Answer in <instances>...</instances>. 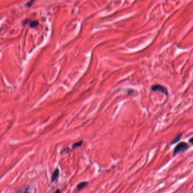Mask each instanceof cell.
I'll return each mask as SVG.
<instances>
[{"label":"cell","instance_id":"3957f363","mask_svg":"<svg viewBox=\"0 0 193 193\" xmlns=\"http://www.w3.org/2000/svg\"><path fill=\"white\" fill-rule=\"evenodd\" d=\"M59 174H60V170L58 169H56L55 170L53 175L52 176V181H55L58 178V177L59 176Z\"/></svg>","mask_w":193,"mask_h":193},{"label":"cell","instance_id":"5b68a950","mask_svg":"<svg viewBox=\"0 0 193 193\" xmlns=\"http://www.w3.org/2000/svg\"><path fill=\"white\" fill-rule=\"evenodd\" d=\"M87 184H88V182H80V183H79L78 185L77 188V189L79 190H81V189H83L86 186H87Z\"/></svg>","mask_w":193,"mask_h":193},{"label":"cell","instance_id":"277c9868","mask_svg":"<svg viewBox=\"0 0 193 193\" xmlns=\"http://www.w3.org/2000/svg\"><path fill=\"white\" fill-rule=\"evenodd\" d=\"M182 133L180 134H178L177 137H175V139H173V140L171 142L170 145H174V144H175L176 143L178 142L181 140V138H182Z\"/></svg>","mask_w":193,"mask_h":193},{"label":"cell","instance_id":"ba28073f","mask_svg":"<svg viewBox=\"0 0 193 193\" xmlns=\"http://www.w3.org/2000/svg\"><path fill=\"white\" fill-rule=\"evenodd\" d=\"M189 142L192 144V145H193V137H192V138L189 139Z\"/></svg>","mask_w":193,"mask_h":193},{"label":"cell","instance_id":"6da1fadb","mask_svg":"<svg viewBox=\"0 0 193 193\" xmlns=\"http://www.w3.org/2000/svg\"><path fill=\"white\" fill-rule=\"evenodd\" d=\"M189 148V145L188 143L185 142H182L179 143L178 145L175 146L174 151H173V156H175L177 155L178 154H180L182 152H184Z\"/></svg>","mask_w":193,"mask_h":193},{"label":"cell","instance_id":"9c48e42d","mask_svg":"<svg viewBox=\"0 0 193 193\" xmlns=\"http://www.w3.org/2000/svg\"><path fill=\"white\" fill-rule=\"evenodd\" d=\"M54 193H61L60 190L59 189H58V190H57Z\"/></svg>","mask_w":193,"mask_h":193},{"label":"cell","instance_id":"52a82bcc","mask_svg":"<svg viewBox=\"0 0 193 193\" xmlns=\"http://www.w3.org/2000/svg\"><path fill=\"white\" fill-rule=\"evenodd\" d=\"M82 143H83L82 141H80L79 142H77V143H74V145H72V148H76V147H80L81 145H82Z\"/></svg>","mask_w":193,"mask_h":193},{"label":"cell","instance_id":"8992f818","mask_svg":"<svg viewBox=\"0 0 193 193\" xmlns=\"http://www.w3.org/2000/svg\"><path fill=\"white\" fill-rule=\"evenodd\" d=\"M38 24H39V22L36 20H34V21H32L30 23V26L31 27H35L38 26Z\"/></svg>","mask_w":193,"mask_h":193},{"label":"cell","instance_id":"7c38bea8","mask_svg":"<svg viewBox=\"0 0 193 193\" xmlns=\"http://www.w3.org/2000/svg\"></svg>","mask_w":193,"mask_h":193},{"label":"cell","instance_id":"8fae6325","mask_svg":"<svg viewBox=\"0 0 193 193\" xmlns=\"http://www.w3.org/2000/svg\"></svg>","mask_w":193,"mask_h":193},{"label":"cell","instance_id":"30bf717a","mask_svg":"<svg viewBox=\"0 0 193 193\" xmlns=\"http://www.w3.org/2000/svg\"><path fill=\"white\" fill-rule=\"evenodd\" d=\"M33 2H34V1H30V4H32ZM29 4H27V6H29Z\"/></svg>","mask_w":193,"mask_h":193},{"label":"cell","instance_id":"7a4b0ae2","mask_svg":"<svg viewBox=\"0 0 193 193\" xmlns=\"http://www.w3.org/2000/svg\"><path fill=\"white\" fill-rule=\"evenodd\" d=\"M151 90L153 92H156V91H160L162 92L164 95H168V90L166 87H164L163 86L160 85H155L152 86L151 88Z\"/></svg>","mask_w":193,"mask_h":193}]
</instances>
